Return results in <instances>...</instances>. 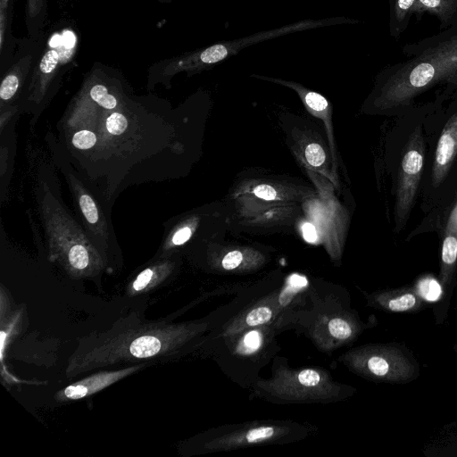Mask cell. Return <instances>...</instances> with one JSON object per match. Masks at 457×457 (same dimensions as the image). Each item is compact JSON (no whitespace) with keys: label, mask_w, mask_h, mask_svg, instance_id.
<instances>
[{"label":"cell","mask_w":457,"mask_h":457,"mask_svg":"<svg viewBox=\"0 0 457 457\" xmlns=\"http://www.w3.org/2000/svg\"><path fill=\"white\" fill-rule=\"evenodd\" d=\"M284 295V294H283ZM279 294H272L246 308L236 316L224 328L223 336L235 338L246 329L268 325L282 311L285 301Z\"/></svg>","instance_id":"obj_12"},{"label":"cell","mask_w":457,"mask_h":457,"mask_svg":"<svg viewBox=\"0 0 457 457\" xmlns=\"http://www.w3.org/2000/svg\"><path fill=\"white\" fill-rule=\"evenodd\" d=\"M440 264L439 281L449 290L457 267V237L454 235L443 234Z\"/></svg>","instance_id":"obj_18"},{"label":"cell","mask_w":457,"mask_h":457,"mask_svg":"<svg viewBox=\"0 0 457 457\" xmlns=\"http://www.w3.org/2000/svg\"><path fill=\"white\" fill-rule=\"evenodd\" d=\"M147 365L148 364L142 363L124 367L120 370H101L96 372L58 391L55 395V400L57 402H68L87 397L114 384L115 382L141 370Z\"/></svg>","instance_id":"obj_13"},{"label":"cell","mask_w":457,"mask_h":457,"mask_svg":"<svg viewBox=\"0 0 457 457\" xmlns=\"http://www.w3.org/2000/svg\"><path fill=\"white\" fill-rule=\"evenodd\" d=\"M338 361L352 372L373 381L405 383L418 375L417 365L402 350L391 345L357 346L343 353Z\"/></svg>","instance_id":"obj_7"},{"label":"cell","mask_w":457,"mask_h":457,"mask_svg":"<svg viewBox=\"0 0 457 457\" xmlns=\"http://www.w3.org/2000/svg\"><path fill=\"white\" fill-rule=\"evenodd\" d=\"M456 8L457 0H417L411 14L428 12L445 21L454 13Z\"/></svg>","instance_id":"obj_20"},{"label":"cell","mask_w":457,"mask_h":457,"mask_svg":"<svg viewBox=\"0 0 457 457\" xmlns=\"http://www.w3.org/2000/svg\"><path fill=\"white\" fill-rule=\"evenodd\" d=\"M306 161L313 167H319L323 164L326 155L320 145L311 144L307 145L304 151Z\"/></svg>","instance_id":"obj_23"},{"label":"cell","mask_w":457,"mask_h":457,"mask_svg":"<svg viewBox=\"0 0 457 457\" xmlns=\"http://www.w3.org/2000/svg\"><path fill=\"white\" fill-rule=\"evenodd\" d=\"M253 193L257 197L265 200H274L277 197L276 190L272 187L265 184L254 187Z\"/></svg>","instance_id":"obj_26"},{"label":"cell","mask_w":457,"mask_h":457,"mask_svg":"<svg viewBox=\"0 0 457 457\" xmlns=\"http://www.w3.org/2000/svg\"><path fill=\"white\" fill-rule=\"evenodd\" d=\"M29 135L26 145L28 177L48 260L72 278H96L109 267L62 200L58 170L46 146L35 140L36 134Z\"/></svg>","instance_id":"obj_3"},{"label":"cell","mask_w":457,"mask_h":457,"mask_svg":"<svg viewBox=\"0 0 457 457\" xmlns=\"http://www.w3.org/2000/svg\"><path fill=\"white\" fill-rule=\"evenodd\" d=\"M417 0H395L392 21L402 22L411 12Z\"/></svg>","instance_id":"obj_22"},{"label":"cell","mask_w":457,"mask_h":457,"mask_svg":"<svg viewBox=\"0 0 457 457\" xmlns=\"http://www.w3.org/2000/svg\"><path fill=\"white\" fill-rule=\"evenodd\" d=\"M305 428L289 421H252L224 427L204 444L209 452L229 451L256 445L296 440L304 436Z\"/></svg>","instance_id":"obj_9"},{"label":"cell","mask_w":457,"mask_h":457,"mask_svg":"<svg viewBox=\"0 0 457 457\" xmlns=\"http://www.w3.org/2000/svg\"><path fill=\"white\" fill-rule=\"evenodd\" d=\"M207 329L206 322L148 321L137 314L79 339L66 368L67 378L98 369L166 362L181 356Z\"/></svg>","instance_id":"obj_2"},{"label":"cell","mask_w":457,"mask_h":457,"mask_svg":"<svg viewBox=\"0 0 457 457\" xmlns=\"http://www.w3.org/2000/svg\"><path fill=\"white\" fill-rule=\"evenodd\" d=\"M457 155V112L446 121L439 137L432 166V185L437 187L446 178Z\"/></svg>","instance_id":"obj_14"},{"label":"cell","mask_w":457,"mask_h":457,"mask_svg":"<svg viewBox=\"0 0 457 457\" xmlns=\"http://www.w3.org/2000/svg\"><path fill=\"white\" fill-rule=\"evenodd\" d=\"M442 284L432 277L420 278L414 287L416 293L424 301L435 302L442 295Z\"/></svg>","instance_id":"obj_21"},{"label":"cell","mask_w":457,"mask_h":457,"mask_svg":"<svg viewBox=\"0 0 457 457\" xmlns=\"http://www.w3.org/2000/svg\"><path fill=\"white\" fill-rule=\"evenodd\" d=\"M254 392L277 403H313L343 401L355 389L337 382L327 370L317 367L291 368L274 361L271 376L257 380Z\"/></svg>","instance_id":"obj_6"},{"label":"cell","mask_w":457,"mask_h":457,"mask_svg":"<svg viewBox=\"0 0 457 457\" xmlns=\"http://www.w3.org/2000/svg\"><path fill=\"white\" fill-rule=\"evenodd\" d=\"M153 258L148 266L139 271L129 286V293H146L169 278L177 268L173 255Z\"/></svg>","instance_id":"obj_17"},{"label":"cell","mask_w":457,"mask_h":457,"mask_svg":"<svg viewBox=\"0 0 457 457\" xmlns=\"http://www.w3.org/2000/svg\"><path fill=\"white\" fill-rule=\"evenodd\" d=\"M303 237L309 243H314L318 239V235L315 227L309 222H305L302 228Z\"/></svg>","instance_id":"obj_27"},{"label":"cell","mask_w":457,"mask_h":457,"mask_svg":"<svg viewBox=\"0 0 457 457\" xmlns=\"http://www.w3.org/2000/svg\"><path fill=\"white\" fill-rule=\"evenodd\" d=\"M21 115L11 120L0 122V177L1 203L7 201L8 190L13 173L16 152L15 126Z\"/></svg>","instance_id":"obj_16"},{"label":"cell","mask_w":457,"mask_h":457,"mask_svg":"<svg viewBox=\"0 0 457 457\" xmlns=\"http://www.w3.org/2000/svg\"><path fill=\"white\" fill-rule=\"evenodd\" d=\"M44 142L56 169L65 179L75 215L91 243L105 260L109 270H112L120 257L111 219L112 211L71 162L51 129H46Z\"/></svg>","instance_id":"obj_4"},{"label":"cell","mask_w":457,"mask_h":457,"mask_svg":"<svg viewBox=\"0 0 457 457\" xmlns=\"http://www.w3.org/2000/svg\"><path fill=\"white\" fill-rule=\"evenodd\" d=\"M441 81L457 83V35L426 50L390 75L380 88L378 104L384 108L405 105Z\"/></svg>","instance_id":"obj_5"},{"label":"cell","mask_w":457,"mask_h":457,"mask_svg":"<svg viewBox=\"0 0 457 457\" xmlns=\"http://www.w3.org/2000/svg\"><path fill=\"white\" fill-rule=\"evenodd\" d=\"M181 125L179 111L166 101L131 96L120 85L90 81L67 105L55 135L112 211L128 187L178 175Z\"/></svg>","instance_id":"obj_1"},{"label":"cell","mask_w":457,"mask_h":457,"mask_svg":"<svg viewBox=\"0 0 457 457\" xmlns=\"http://www.w3.org/2000/svg\"><path fill=\"white\" fill-rule=\"evenodd\" d=\"M267 325L249 328L237 336L234 353L241 356H249L259 352L267 338Z\"/></svg>","instance_id":"obj_19"},{"label":"cell","mask_w":457,"mask_h":457,"mask_svg":"<svg viewBox=\"0 0 457 457\" xmlns=\"http://www.w3.org/2000/svg\"><path fill=\"white\" fill-rule=\"evenodd\" d=\"M443 234H452L457 237V195L446 220Z\"/></svg>","instance_id":"obj_25"},{"label":"cell","mask_w":457,"mask_h":457,"mask_svg":"<svg viewBox=\"0 0 457 457\" xmlns=\"http://www.w3.org/2000/svg\"><path fill=\"white\" fill-rule=\"evenodd\" d=\"M358 21L333 17L320 20H303L279 28L256 32L254 34L228 41L217 42L204 49L198 50L183 58L176 66V70L200 71L211 68L227 59L237 54L243 49L263 42L295 32L323 28L331 25L357 23Z\"/></svg>","instance_id":"obj_8"},{"label":"cell","mask_w":457,"mask_h":457,"mask_svg":"<svg viewBox=\"0 0 457 457\" xmlns=\"http://www.w3.org/2000/svg\"><path fill=\"white\" fill-rule=\"evenodd\" d=\"M425 145L420 126L408 138L399 167L395 220L397 233L404 228L413 205L423 171Z\"/></svg>","instance_id":"obj_10"},{"label":"cell","mask_w":457,"mask_h":457,"mask_svg":"<svg viewBox=\"0 0 457 457\" xmlns=\"http://www.w3.org/2000/svg\"><path fill=\"white\" fill-rule=\"evenodd\" d=\"M361 328L353 314L338 311L321 314L311 327L310 335L320 350L333 351L355 340Z\"/></svg>","instance_id":"obj_11"},{"label":"cell","mask_w":457,"mask_h":457,"mask_svg":"<svg viewBox=\"0 0 457 457\" xmlns=\"http://www.w3.org/2000/svg\"><path fill=\"white\" fill-rule=\"evenodd\" d=\"M369 305L390 312H409L421 308L423 300L414 287L375 292L368 295Z\"/></svg>","instance_id":"obj_15"},{"label":"cell","mask_w":457,"mask_h":457,"mask_svg":"<svg viewBox=\"0 0 457 457\" xmlns=\"http://www.w3.org/2000/svg\"><path fill=\"white\" fill-rule=\"evenodd\" d=\"M244 254L238 250L227 253L220 261V265L225 270H238L244 263Z\"/></svg>","instance_id":"obj_24"}]
</instances>
